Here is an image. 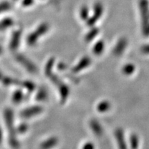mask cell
Returning <instances> with one entry per match:
<instances>
[{
    "instance_id": "cell-1",
    "label": "cell",
    "mask_w": 149,
    "mask_h": 149,
    "mask_svg": "<svg viewBox=\"0 0 149 149\" xmlns=\"http://www.w3.org/2000/svg\"><path fill=\"white\" fill-rule=\"evenodd\" d=\"M5 124L7 126V129L8 131L9 142L10 146L14 148H17L19 143L17 139L16 131L14 126V114L13 111L10 109H6L3 113Z\"/></svg>"
},
{
    "instance_id": "cell-2",
    "label": "cell",
    "mask_w": 149,
    "mask_h": 149,
    "mask_svg": "<svg viewBox=\"0 0 149 149\" xmlns=\"http://www.w3.org/2000/svg\"><path fill=\"white\" fill-rule=\"evenodd\" d=\"M141 29L145 36H149V1L148 0H139Z\"/></svg>"
},
{
    "instance_id": "cell-3",
    "label": "cell",
    "mask_w": 149,
    "mask_h": 149,
    "mask_svg": "<svg viewBox=\"0 0 149 149\" xmlns=\"http://www.w3.org/2000/svg\"><path fill=\"white\" fill-rule=\"evenodd\" d=\"M49 30V25L47 23L41 24L35 31L31 33L27 37L26 42L29 46H33L37 44L39 38L44 35Z\"/></svg>"
},
{
    "instance_id": "cell-4",
    "label": "cell",
    "mask_w": 149,
    "mask_h": 149,
    "mask_svg": "<svg viewBox=\"0 0 149 149\" xmlns=\"http://www.w3.org/2000/svg\"><path fill=\"white\" fill-rule=\"evenodd\" d=\"M103 6L101 3H96L93 7V13L92 16L89 17L88 20L86 21L87 26L89 27H92L96 22L100 19L102 14H103Z\"/></svg>"
},
{
    "instance_id": "cell-5",
    "label": "cell",
    "mask_w": 149,
    "mask_h": 149,
    "mask_svg": "<svg viewBox=\"0 0 149 149\" xmlns=\"http://www.w3.org/2000/svg\"><path fill=\"white\" fill-rule=\"evenodd\" d=\"M16 60L22 65L27 70H29L31 73H35L37 71V68L35 64L32 62L29 58L22 54H17L15 57Z\"/></svg>"
},
{
    "instance_id": "cell-6",
    "label": "cell",
    "mask_w": 149,
    "mask_h": 149,
    "mask_svg": "<svg viewBox=\"0 0 149 149\" xmlns=\"http://www.w3.org/2000/svg\"><path fill=\"white\" fill-rule=\"evenodd\" d=\"M43 112V108L40 106H33L26 109H24L20 113L21 117L25 119H29L31 117L36 116L37 115H40Z\"/></svg>"
},
{
    "instance_id": "cell-7",
    "label": "cell",
    "mask_w": 149,
    "mask_h": 149,
    "mask_svg": "<svg viewBox=\"0 0 149 149\" xmlns=\"http://www.w3.org/2000/svg\"><path fill=\"white\" fill-rule=\"evenodd\" d=\"M128 46V40L124 37L120 38V40L117 41V44H115L113 50V53L115 56L119 57L121 56L124 51H126V48H127Z\"/></svg>"
},
{
    "instance_id": "cell-8",
    "label": "cell",
    "mask_w": 149,
    "mask_h": 149,
    "mask_svg": "<svg viewBox=\"0 0 149 149\" xmlns=\"http://www.w3.org/2000/svg\"><path fill=\"white\" fill-rule=\"evenodd\" d=\"M115 137L117 141L119 149H128L124 130L121 128H117L115 131Z\"/></svg>"
},
{
    "instance_id": "cell-9",
    "label": "cell",
    "mask_w": 149,
    "mask_h": 149,
    "mask_svg": "<svg viewBox=\"0 0 149 149\" xmlns=\"http://www.w3.org/2000/svg\"><path fill=\"white\" fill-rule=\"evenodd\" d=\"M91 64V59L89 57L85 56L80 59L79 62L72 68V71L74 73H77L81 70H84L90 66Z\"/></svg>"
},
{
    "instance_id": "cell-10",
    "label": "cell",
    "mask_w": 149,
    "mask_h": 149,
    "mask_svg": "<svg viewBox=\"0 0 149 149\" xmlns=\"http://www.w3.org/2000/svg\"><path fill=\"white\" fill-rule=\"evenodd\" d=\"M22 37V31L21 30H17L14 31L13 33L12 37L10 38V44H9V48L11 51H15L17 49L19 46L20 40H21Z\"/></svg>"
},
{
    "instance_id": "cell-11",
    "label": "cell",
    "mask_w": 149,
    "mask_h": 149,
    "mask_svg": "<svg viewBox=\"0 0 149 149\" xmlns=\"http://www.w3.org/2000/svg\"><path fill=\"white\" fill-rule=\"evenodd\" d=\"M57 87H58V91L59 96H60L61 101L62 103H64L67 100V99H68V95H69V87L68 86V85L63 82V81Z\"/></svg>"
},
{
    "instance_id": "cell-12",
    "label": "cell",
    "mask_w": 149,
    "mask_h": 149,
    "mask_svg": "<svg viewBox=\"0 0 149 149\" xmlns=\"http://www.w3.org/2000/svg\"><path fill=\"white\" fill-rule=\"evenodd\" d=\"M91 130H92L93 134L97 136H101L103 134V128L100 122L96 120H91L89 123Z\"/></svg>"
},
{
    "instance_id": "cell-13",
    "label": "cell",
    "mask_w": 149,
    "mask_h": 149,
    "mask_svg": "<svg viewBox=\"0 0 149 149\" xmlns=\"http://www.w3.org/2000/svg\"><path fill=\"white\" fill-rule=\"evenodd\" d=\"M58 139L56 137H52L46 139L41 144L40 148L41 149H51L53 147L57 146L58 144Z\"/></svg>"
},
{
    "instance_id": "cell-14",
    "label": "cell",
    "mask_w": 149,
    "mask_h": 149,
    "mask_svg": "<svg viewBox=\"0 0 149 149\" xmlns=\"http://www.w3.org/2000/svg\"><path fill=\"white\" fill-rule=\"evenodd\" d=\"M104 48H105L104 42L102 40H99L93 46V53L97 56L100 55L104 52Z\"/></svg>"
},
{
    "instance_id": "cell-15",
    "label": "cell",
    "mask_w": 149,
    "mask_h": 149,
    "mask_svg": "<svg viewBox=\"0 0 149 149\" xmlns=\"http://www.w3.org/2000/svg\"><path fill=\"white\" fill-rule=\"evenodd\" d=\"M111 108V104L109 101L107 100H104V101L100 102V103H98L97 105V111L99 113H106V112L109 111Z\"/></svg>"
},
{
    "instance_id": "cell-16",
    "label": "cell",
    "mask_w": 149,
    "mask_h": 149,
    "mask_svg": "<svg viewBox=\"0 0 149 149\" xmlns=\"http://www.w3.org/2000/svg\"><path fill=\"white\" fill-rule=\"evenodd\" d=\"M99 32H100V30L98 28L92 26L90 31L87 33V34L85 35V41L86 42H90L91 41L93 40V39H95L97 37V35H98Z\"/></svg>"
},
{
    "instance_id": "cell-17",
    "label": "cell",
    "mask_w": 149,
    "mask_h": 149,
    "mask_svg": "<svg viewBox=\"0 0 149 149\" xmlns=\"http://www.w3.org/2000/svg\"><path fill=\"white\" fill-rule=\"evenodd\" d=\"M139 146V139L137 135L133 133L129 137V146L130 149H138Z\"/></svg>"
},
{
    "instance_id": "cell-18",
    "label": "cell",
    "mask_w": 149,
    "mask_h": 149,
    "mask_svg": "<svg viewBox=\"0 0 149 149\" xmlns=\"http://www.w3.org/2000/svg\"><path fill=\"white\" fill-rule=\"evenodd\" d=\"M48 98V95L47 91L45 88H41L36 95V100L39 102L46 101Z\"/></svg>"
},
{
    "instance_id": "cell-19",
    "label": "cell",
    "mask_w": 149,
    "mask_h": 149,
    "mask_svg": "<svg viewBox=\"0 0 149 149\" xmlns=\"http://www.w3.org/2000/svg\"><path fill=\"white\" fill-rule=\"evenodd\" d=\"M122 72L126 75H130L135 72V66L131 63H128L123 66L122 68Z\"/></svg>"
},
{
    "instance_id": "cell-20",
    "label": "cell",
    "mask_w": 149,
    "mask_h": 149,
    "mask_svg": "<svg viewBox=\"0 0 149 149\" xmlns=\"http://www.w3.org/2000/svg\"><path fill=\"white\" fill-rule=\"evenodd\" d=\"M24 97V94L21 90H17L13 95V102L15 104H19L22 101Z\"/></svg>"
},
{
    "instance_id": "cell-21",
    "label": "cell",
    "mask_w": 149,
    "mask_h": 149,
    "mask_svg": "<svg viewBox=\"0 0 149 149\" xmlns=\"http://www.w3.org/2000/svg\"><path fill=\"white\" fill-rule=\"evenodd\" d=\"M80 18L84 21L86 22L89 18V9L86 6H84L80 9L79 11Z\"/></svg>"
},
{
    "instance_id": "cell-22",
    "label": "cell",
    "mask_w": 149,
    "mask_h": 149,
    "mask_svg": "<svg viewBox=\"0 0 149 149\" xmlns=\"http://www.w3.org/2000/svg\"><path fill=\"white\" fill-rule=\"evenodd\" d=\"M54 62H55V60H54L53 58H51L48 61L45 68V74L46 75V77H48L52 73H53V71H52V70H53Z\"/></svg>"
},
{
    "instance_id": "cell-23",
    "label": "cell",
    "mask_w": 149,
    "mask_h": 149,
    "mask_svg": "<svg viewBox=\"0 0 149 149\" xmlns=\"http://www.w3.org/2000/svg\"><path fill=\"white\" fill-rule=\"evenodd\" d=\"M3 84L5 86H10V85H15L19 84V81L17 79H14V78L9 77H3L1 79Z\"/></svg>"
},
{
    "instance_id": "cell-24",
    "label": "cell",
    "mask_w": 149,
    "mask_h": 149,
    "mask_svg": "<svg viewBox=\"0 0 149 149\" xmlns=\"http://www.w3.org/2000/svg\"><path fill=\"white\" fill-rule=\"evenodd\" d=\"M11 8L10 3L8 1H3L0 3V13L10 10Z\"/></svg>"
},
{
    "instance_id": "cell-25",
    "label": "cell",
    "mask_w": 149,
    "mask_h": 149,
    "mask_svg": "<svg viewBox=\"0 0 149 149\" xmlns=\"http://www.w3.org/2000/svg\"><path fill=\"white\" fill-rule=\"evenodd\" d=\"M23 86L24 88L26 89L28 91H29V92H32L35 88V84L30 81H24V82H23Z\"/></svg>"
},
{
    "instance_id": "cell-26",
    "label": "cell",
    "mask_w": 149,
    "mask_h": 149,
    "mask_svg": "<svg viewBox=\"0 0 149 149\" xmlns=\"http://www.w3.org/2000/svg\"><path fill=\"white\" fill-rule=\"evenodd\" d=\"M0 22H1V24H2V26L4 27L5 29H7L8 28L10 27L13 24V21L12 19L8 18V17L3 19L1 20Z\"/></svg>"
},
{
    "instance_id": "cell-27",
    "label": "cell",
    "mask_w": 149,
    "mask_h": 149,
    "mask_svg": "<svg viewBox=\"0 0 149 149\" xmlns=\"http://www.w3.org/2000/svg\"><path fill=\"white\" fill-rule=\"evenodd\" d=\"M28 130V125L27 124H21L19 126H18L17 128V131L19 133H24L26 131Z\"/></svg>"
},
{
    "instance_id": "cell-28",
    "label": "cell",
    "mask_w": 149,
    "mask_h": 149,
    "mask_svg": "<svg viewBox=\"0 0 149 149\" xmlns=\"http://www.w3.org/2000/svg\"><path fill=\"white\" fill-rule=\"evenodd\" d=\"M95 147L94 144L91 142V141L86 142L82 146V149H95Z\"/></svg>"
},
{
    "instance_id": "cell-29",
    "label": "cell",
    "mask_w": 149,
    "mask_h": 149,
    "mask_svg": "<svg viewBox=\"0 0 149 149\" xmlns=\"http://www.w3.org/2000/svg\"><path fill=\"white\" fill-rule=\"evenodd\" d=\"M33 3H34V0H23L22 2V4L24 7L31 6Z\"/></svg>"
},
{
    "instance_id": "cell-30",
    "label": "cell",
    "mask_w": 149,
    "mask_h": 149,
    "mask_svg": "<svg viewBox=\"0 0 149 149\" xmlns=\"http://www.w3.org/2000/svg\"><path fill=\"white\" fill-rule=\"evenodd\" d=\"M141 51L144 54L149 55V44L144 45L141 48Z\"/></svg>"
},
{
    "instance_id": "cell-31",
    "label": "cell",
    "mask_w": 149,
    "mask_h": 149,
    "mask_svg": "<svg viewBox=\"0 0 149 149\" xmlns=\"http://www.w3.org/2000/svg\"><path fill=\"white\" fill-rule=\"evenodd\" d=\"M2 138H3V133H2V130H1V128L0 127V144H1V141H2Z\"/></svg>"
},
{
    "instance_id": "cell-32",
    "label": "cell",
    "mask_w": 149,
    "mask_h": 149,
    "mask_svg": "<svg viewBox=\"0 0 149 149\" xmlns=\"http://www.w3.org/2000/svg\"><path fill=\"white\" fill-rule=\"evenodd\" d=\"M4 30H6L4 29V27L3 26L2 24H1V22H0V31H4Z\"/></svg>"
},
{
    "instance_id": "cell-33",
    "label": "cell",
    "mask_w": 149,
    "mask_h": 149,
    "mask_svg": "<svg viewBox=\"0 0 149 149\" xmlns=\"http://www.w3.org/2000/svg\"><path fill=\"white\" fill-rule=\"evenodd\" d=\"M3 73H2V72H1V71H0V80L2 79H3Z\"/></svg>"
},
{
    "instance_id": "cell-34",
    "label": "cell",
    "mask_w": 149,
    "mask_h": 149,
    "mask_svg": "<svg viewBox=\"0 0 149 149\" xmlns=\"http://www.w3.org/2000/svg\"><path fill=\"white\" fill-rule=\"evenodd\" d=\"M2 52H3V49H2V48H1V46H0V55H1V54L2 53Z\"/></svg>"
}]
</instances>
